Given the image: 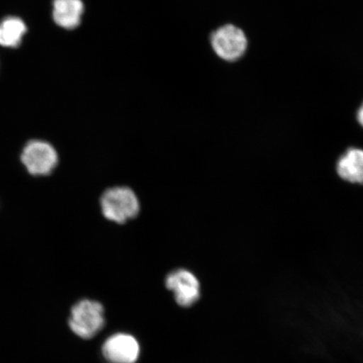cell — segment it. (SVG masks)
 <instances>
[{
    "label": "cell",
    "mask_w": 363,
    "mask_h": 363,
    "mask_svg": "<svg viewBox=\"0 0 363 363\" xmlns=\"http://www.w3.org/2000/svg\"><path fill=\"white\" fill-rule=\"evenodd\" d=\"M99 203L104 217L120 225L134 220L140 211L138 195L125 186H116L106 189L102 194Z\"/></svg>",
    "instance_id": "1"
},
{
    "label": "cell",
    "mask_w": 363,
    "mask_h": 363,
    "mask_svg": "<svg viewBox=\"0 0 363 363\" xmlns=\"http://www.w3.org/2000/svg\"><path fill=\"white\" fill-rule=\"evenodd\" d=\"M69 328L72 333L84 339L93 338L104 325V310L101 303L83 299L72 308Z\"/></svg>",
    "instance_id": "2"
},
{
    "label": "cell",
    "mask_w": 363,
    "mask_h": 363,
    "mask_svg": "<svg viewBox=\"0 0 363 363\" xmlns=\"http://www.w3.org/2000/svg\"><path fill=\"white\" fill-rule=\"evenodd\" d=\"M211 43L216 55L225 61L235 62L246 52L247 38L244 31L233 25H225L211 35Z\"/></svg>",
    "instance_id": "3"
},
{
    "label": "cell",
    "mask_w": 363,
    "mask_h": 363,
    "mask_svg": "<svg viewBox=\"0 0 363 363\" xmlns=\"http://www.w3.org/2000/svg\"><path fill=\"white\" fill-rule=\"evenodd\" d=\"M21 161L30 174H51L58 164V154L52 145L43 140H31L23 149Z\"/></svg>",
    "instance_id": "4"
},
{
    "label": "cell",
    "mask_w": 363,
    "mask_h": 363,
    "mask_svg": "<svg viewBox=\"0 0 363 363\" xmlns=\"http://www.w3.org/2000/svg\"><path fill=\"white\" fill-rule=\"evenodd\" d=\"M166 287L174 294L176 302L182 307H190L201 298V284L191 272L177 269L167 276Z\"/></svg>",
    "instance_id": "5"
},
{
    "label": "cell",
    "mask_w": 363,
    "mask_h": 363,
    "mask_svg": "<svg viewBox=\"0 0 363 363\" xmlns=\"http://www.w3.org/2000/svg\"><path fill=\"white\" fill-rule=\"evenodd\" d=\"M102 352L111 363H135L140 356V346L133 335L119 333L106 340Z\"/></svg>",
    "instance_id": "6"
},
{
    "label": "cell",
    "mask_w": 363,
    "mask_h": 363,
    "mask_svg": "<svg viewBox=\"0 0 363 363\" xmlns=\"http://www.w3.org/2000/svg\"><path fill=\"white\" fill-rule=\"evenodd\" d=\"M84 6L82 0H54L53 19L56 24L67 30L80 25Z\"/></svg>",
    "instance_id": "7"
},
{
    "label": "cell",
    "mask_w": 363,
    "mask_h": 363,
    "mask_svg": "<svg viewBox=\"0 0 363 363\" xmlns=\"http://www.w3.org/2000/svg\"><path fill=\"white\" fill-rule=\"evenodd\" d=\"M340 178L353 184H363V151L352 148L340 157L337 164Z\"/></svg>",
    "instance_id": "8"
},
{
    "label": "cell",
    "mask_w": 363,
    "mask_h": 363,
    "mask_svg": "<svg viewBox=\"0 0 363 363\" xmlns=\"http://www.w3.org/2000/svg\"><path fill=\"white\" fill-rule=\"evenodd\" d=\"M26 30L25 23L19 18H6L0 23V45L6 48L19 47Z\"/></svg>",
    "instance_id": "9"
},
{
    "label": "cell",
    "mask_w": 363,
    "mask_h": 363,
    "mask_svg": "<svg viewBox=\"0 0 363 363\" xmlns=\"http://www.w3.org/2000/svg\"><path fill=\"white\" fill-rule=\"evenodd\" d=\"M357 120L358 122L361 124V125L363 127V104L360 107L359 111L357 112Z\"/></svg>",
    "instance_id": "10"
}]
</instances>
